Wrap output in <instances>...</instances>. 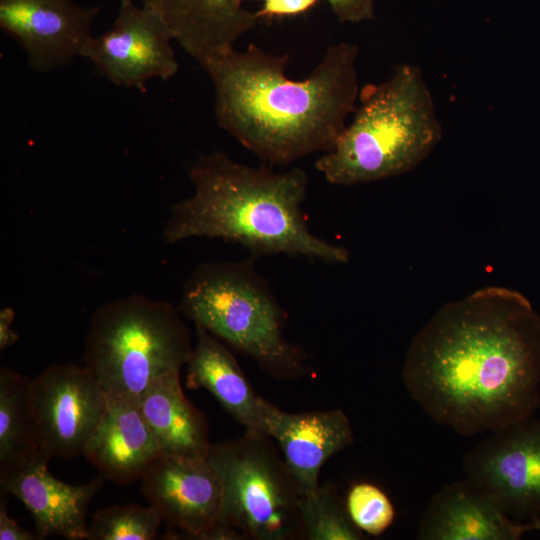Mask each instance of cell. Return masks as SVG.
Segmentation results:
<instances>
[{"label": "cell", "instance_id": "7402d4cb", "mask_svg": "<svg viewBox=\"0 0 540 540\" xmlns=\"http://www.w3.org/2000/svg\"><path fill=\"white\" fill-rule=\"evenodd\" d=\"M162 521L151 505H113L96 511L86 540H151Z\"/></svg>", "mask_w": 540, "mask_h": 540}, {"label": "cell", "instance_id": "6da1fadb", "mask_svg": "<svg viewBox=\"0 0 540 540\" xmlns=\"http://www.w3.org/2000/svg\"><path fill=\"white\" fill-rule=\"evenodd\" d=\"M403 383L434 422L492 432L540 407V315L515 289L480 288L443 305L406 352Z\"/></svg>", "mask_w": 540, "mask_h": 540}, {"label": "cell", "instance_id": "f1b7e54d", "mask_svg": "<svg viewBox=\"0 0 540 540\" xmlns=\"http://www.w3.org/2000/svg\"><path fill=\"white\" fill-rule=\"evenodd\" d=\"M241 1L244 2V0H241ZM262 1H263V4H267V3L271 2L272 0H262Z\"/></svg>", "mask_w": 540, "mask_h": 540}, {"label": "cell", "instance_id": "8fae6325", "mask_svg": "<svg viewBox=\"0 0 540 540\" xmlns=\"http://www.w3.org/2000/svg\"><path fill=\"white\" fill-rule=\"evenodd\" d=\"M172 40V31L158 13L121 0L113 25L92 36L82 57L115 85L144 90L148 80H168L177 73Z\"/></svg>", "mask_w": 540, "mask_h": 540}, {"label": "cell", "instance_id": "8992f818", "mask_svg": "<svg viewBox=\"0 0 540 540\" xmlns=\"http://www.w3.org/2000/svg\"><path fill=\"white\" fill-rule=\"evenodd\" d=\"M192 349L190 331L178 307L130 294L94 311L84 360L108 398L139 400L156 379L180 371Z\"/></svg>", "mask_w": 540, "mask_h": 540}, {"label": "cell", "instance_id": "2e32d148", "mask_svg": "<svg viewBox=\"0 0 540 540\" xmlns=\"http://www.w3.org/2000/svg\"><path fill=\"white\" fill-rule=\"evenodd\" d=\"M159 455L139 400L108 398L107 411L83 454L99 476L117 485L133 483Z\"/></svg>", "mask_w": 540, "mask_h": 540}, {"label": "cell", "instance_id": "7a4b0ae2", "mask_svg": "<svg viewBox=\"0 0 540 540\" xmlns=\"http://www.w3.org/2000/svg\"><path fill=\"white\" fill-rule=\"evenodd\" d=\"M358 46L330 45L308 77L290 79L288 56L255 44L201 64L218 125L266 165H287L336 144L358 103Z\"/></svg>", "mask_w": 540, "mask_h": 540}, {"label": "cell", "instance_id": "cb8c5ba5", "mask_svg": "<svg viewBox=\"0 0 540 540\" xmlns=\"http://www.w3.org/2000/svg\"><path fill=\"white\" fill-rule=\"evenodd\" d=\"M342 23H360L375 16L373 0H325Z\"/></svg>", "mask_w": 540, "mask_h": 540}, {"label": "cell", "instance_id": "d6986e66", "mask_svg": "<svg viewBox=\"0 0 540 540\" xmlns=\"http://www.w3.org/2000/svg\"><path fill=\"white\" fill-rule=\"evenodd\" d=\"M139 406L161 454L208 457L207 420L185 396L180 371L156 379L140 397Z\"/></svg>", "mask_w": 540, "mask_h": 540}, {"label": "cell", "instance_id": "277c9868", "mask_svg": "<svg viewBox=\"0 0 540 540\" xmlns=\"http://www.w3.org/2000/svg\"><path fill=\"white\" fill-rule=\"evenodd\" d=\"M441 138L442 126L421 70L402 63L384 81L361 88L351 120L315 168L332 185L376 182L416 168Z\"/></svg>", "mask_w": 540, "mask_h": 540}, {"label": "cell", "instance_id": "5bb4252c", "mask_svg": "<svg viewBox=\"0 0 540 540\" xmlns=\"http://www.w3.org/2000/svg\"><path fill=\"white\" fill-rule=\"evenodd\" d=\"M48 460L36 461L0 478V491L19 499L31 513L39 539L60 536L86 540V517L90 502L103 486L99 476L87 483L71 485L52 476Z\"/></svg>", "mask_w": 540, "mask_h": 540}, {"label": "cell", "instance_id": "4fadbf2b", "mask_svg": "<svg viewBox=\"0 0 540 540\" xmlns=\"http://www.w3.org/2000/svg\"><path fill=\"white\" fill-rule=\"evenodd\" d=\"M262 417L264 433L277 442L302 495L317 489L322 466L354 441L341 409L290 413L264 400Z\"/></svg>", "mask_w": 540, "mask_h": 540}, {"label": "cell", "instance_id": "484cf974", "mask_svg": "<svg viewBox=\"0 0 540 540\" xmlns=\"http://www.w3.org/2000/svg\"><path fill=\"white\" fill-rule=\"evenodd\" d=\"M8 494L0 497V540H39L35 532L21 527L7 512Z\"/></svg>", "mask_w": 540, "mask_h": 540}, {"label": "cell", "instance_id": "44dd1931", "mask_svg": "<svg viewBox=\"0 0 540 540\" xmlns=\"http://www.w3.org/2000/svg\"><path fill=\"white\" fill-rule=\"evenodd\" d=\"M299 517L302 539H364V533L350 519L345 500L333 487L318 486L315 491L301 495Z\"/></svg>", "mask_w": 540, "mask_h": 540}, {"label": "cell", "instance_id": "3957f363", "mask_svg": "<svg viewBox=\"0 0 540 540\" xmlns=\"http://www.w3.org/2000/svg\"><path fill=\"white\" fill-rule=\"evenodd\" d=\"M193 193L175 203L163 227L165 242L222 239L253 258L283 254L345 264L350 253L313 234L302 209L308 176L298 167L276 172L223 152L199 156L189 168Z\"/></svg>", "mask_w": 540, "mask_h": 540}, {"label": "cell", "instance_id": "7c38bea8", "mask_svg": "<svg viewBox=\"0 0 540 540\" xmlns=\"http://www.w3.org/2000/svg\"><path fill=\"white\" fill-rule=\"evenodd\" d=\"M98 12L72 0H0V27L19 44L31 69L49 72L82 57Z\"/></svg>", "mask_w": 540, "mask_h": 540}, {"label": "cell", "instance_id": "83f0119b", "mask_svg": "<svg viewBox=\"0 0 540 540\" xmlns=\"http://www.w3.org/2000/svg\"><path fill=\"white\" fill-rule=\"evenodd\" d=\"M522 524H523V528L525 532L532 531V530L540 532V517L534 518Z\"/></svg>", "mask_w": 540, "mask_h": 540}, {"label": "cell", "instance_id": "30bf717a", "mask_svg": "<svg viewBox=\"0 0 540 540\" xmlns=\"http://www.w3.org/2000/svg\"><path fill=\"white\" fill-rule=\"evenodd\" d=\"M29 394L43 454L49 460L83 455L108 407L92 371L72 363L51 365L30 380Z\"/></svg>", "mask_w": 540, "mask_h": 540}, {"label": "cell", "instance_id": "603a6c76", "mask_svg": "<svg viewBox=\"0 0 540 540\" xmlns=\"http://www.w3.org/2000/svg\"><path fill=\"white\" fill-rule=\"evenodd\" d=\"M345 504L354 525L368 535L379 536L394 522V506L387 494L375 484H353L347 492Z\"/></svg>", "mask_w": 540, "mask_h": 540}, {"label": "cell", "instance_id": "9a60e30c", "mask_svg": "<svg viewBox=\"0 0 540 540\" xmlns=\"http://www.w3.org/2000/svg\"><path fill=\"white\" fill-rule=\"evenodd\" d=\"M158 13L174 40L200 65L232 48L258 16L241 0H139Z\"/></svg>", "mask_w": 540, "mask_h": 540}, {"label": "cell", "instance_id": "52a82bcc", "mask_svg": "<svg viewBox=\"0 0 540 540\" xmlns=\"http://www.w3.org/2000/svg\"><path fill=\"white\" fill-rule=\"evenodd\" d=\"M272 440L245 430L211 445L208 460L223 489L221 521L244 539H302V494Z\"/></svg>", "mask_w": 540, "mask_h": 540}, {"label": "cell", "instance_id": "ac0fdd59", "mask_svg": "<svg viewBox=\"0 0 540 540\" xmlns=\"http://www.w3.org/2000/svg\"><path fill=\"white\" fill-rule=\"evenodd\" d=\"M196 327V344L186 362V384L204 388L245 430L263 432L264 399L253 391L233 353L221 340Z\"/></svg>", "mask_w": 540, "mask_h": 540}, {"label": "cell", "instance_id": "e0dca14e", "mask_svg": "<svg viewBox=\"0 0 540 540\" xmlns=\"http://www.w3.org/2000/svg\"><path fill=\"white\" fill-rule=\"evenodd\" d=\"M522 523L505 515L467 478L439 490L418 525L421 540H517Z\"/></svg>", "mask_w": 540, "mask_h": 540}, {"label": "cell", "instance_id": "9c48e42d", "mask_svg": "<svg viewBox=\"0 0 540 540\" xmlns=\"http://www.w3.org/2000/svg\"><path fill=\"white\" fill-rule=\"evenodd\" d=\"M463 472L509 518L540 517V419L499 428L463 458Z\"/></svg>", "mask_w": 540, "mask_h": 540}, {"label": "cell", "instance_id": "4316f807", "mask_svg": "<svg viewBox=\"0 0 540 540\" xmlns=\"http://www.w3.org/2000/svg\"><path fill=\"white\" fill-rule=\"evenodd\" d=\"M14 310L4 307L0 311V351L12 346L18 339V333L13 329Z\"/></svg>", "mask_w": 540, "mask_h": 540}, {"label": "cell", "instance_id": "ba28073f", "mask_svg": "<svg viewBox=\"0 0 540 540\" xmlns=\"http://www.w3.org/2000/svg\"><path fill=\"white\" fill-rule=\"evenodd\" d=\"M141 492L168 529L165 539L239 540L221 521L222 484L208 457L159 455L140 479Z\"/></svg>", "mask_w": 540, "mask_h": 540}, {"label": "cell", "instance_id": "d4e9b609", "mask_svg": "<svg viewBox=\"0 0 540 540\" xmlns=\"http://www.w3.org/2000/svg\"><path fill=\"white\" fill-rule=\"evenodd\" d=\"M320 0H272L256 12L258 18L284 17L302 14L310 10Z\"/></svg>", "mask_w": 540, "mask_h": 540}, {"label": "cell", "instance_id": "ffe728a7", "mask_svg": "<svg viewBox=\"0 0 540 540\" xmlns=\"http://www.w3.org/2000/svg\"><path fill=\"white\" fill-rule=\"evenodd\" d=\"M30 379L0 368V478L49 459L43 454L31 409Z\"/></svg>", "mask_w": 540, "mask_h": 540}, {"label": "cell", "instance_id": "5b68a950", "mask_svg": "<svg viewBox=\"0 0 540 540\" xmlns=\"http://www.w3.org/2000/svg\"><path fill=\"white\" fill-rule=\"evenodd\" d=\"M255 258L202 263L183 285L178 310L275 377L300 376L306 355L284 335L286 314Z\"/></svg>", "mask_w": 540, "mask_h": 540}]
</instances>
